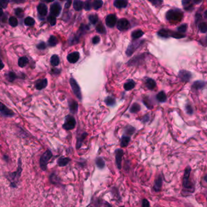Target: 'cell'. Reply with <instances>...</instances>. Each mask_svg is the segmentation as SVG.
<instances>
[{
    "mask_svg": "<svg viewBox=\"0 0 207 207\" xmlns=\"http://www.w3.org/2000/svg\"><path fill=\"white\" fill-rule=\"evenodd\" d=\"M191 168L187 167L184 171L183 178V190L182 194L184 196H188L194 192V185L190 179Z\"/></svg>",
    "mask_w": 207,
    "mask_h": 207,
    "instance_id": "1",
    "label": "cell"
},
{
    "mask_svg": "<svg viewBox=\"0 0 207 207\" xmlns=\"http://www.w3.org/2000/svg\"><path fill=\"white\" fill-rule=\"evenodd\" d=\"M22 167H21V160L20 159L18 160V169L15 172L8 173L5 175L6 177L10 182V186L12 188H16L18 186L19 182V180L22 172Z\"/></svg>",
    "mask_w": 207,
    "mask_h": 207,
    "instance_id": "2",
    "label": "cell"
},
{
    "mask_svg": "<svg viewBox=\"0 0 207 207\" xmlns=\"http://www.w3.org/2000/svg\"><path fill=\"white\" fill-rule=\"evenodd\" d=\"M165 16L168 21L172 23H177L182 20L184 12L179 9H172L166 13Z\"/></svg>",
    "mask_w": 207,
    "mask_h": 207,
    "instance_id": "3",
    "label": "cell"
},
{
    "mask_svg": "<svg viewBox=\"0 0 207 207\" xmlns=\"http://www.w3.org/2000/svg\"><path fill=\"white\" fill-rule=\"evenodd\" d=\"M158 35L162 38H168L169 37H172L177 39H180L185 37V35L184 34H181L177 32L172 31L168 29H162L158 32Z\"/></svg>",
    "mask_w": 207,
    "mask_h": 207,
    "instance_id": "4",
    "label": "cell"
},
{
    "mask_svg": "<svg viewBox=\"0 0 207 207\" xmlns=\"http://www.w3.org/2000/svg\"><path fill=\"white\" fill-rule=\"evenodd\" d=\"M53 154L52 152L50 150H47L44 154H43L39 160V165L40 167L43 171H46L47 169V166L48 164V162L50 160V159L52 157Z\"/></svg>",
    "mask_w": 207,
    "mask_h": 207,
    "instance_id": "5",
    "label": "cell"
},
{
    "mask_svg": "<svg viewBox=\"0 0 207 207\" xmlns=\"http://www.w3.org/2000/svg\"><path fill=\"white\" fill-rule=\"evenodd\" d=\"M70 86L72 87V89L73 91V93L76 96V97L80 100H81L82 95H81V89H80V88L78 84L77 83L76 81L74 79L72 78L70 80Z\"/></svg>",
    "mask_w": 207,
    "mask_h": 207,
    "instance_id": "6",
    "label": "cell"
},
{
    "mask_svg": "<svg viewBox=\"0 0 207 207\" xmlns=\"http://www.w3.org/2000/svg\"><path fill=\"white\" fill-rule=\"evenodd\" d=\"M76 126V120L72 116H67L65 118V123L63 125V128L65 130H72Z\"/></svg>",
    "mask_w": 207,
    "mask_h": 207,
    "instance_id": "7",
    "label": "cell"
},
{
    "mask_svg": "<svg viewBox=\"0 0 207 207\" xmlns=\"http://www.w3.org/2000/svg\"><path fill=\"white\" fill-rule=\"evenodd\" d=\"M192 77V74L190 72L185 71V70H181L179 72V79L183 82H188L190 81Z\"/></svg>",
    "mask_w": 207,
    "mask_h": 207,
    "instance_id": "8",
    "label": "cell"
},
{
    "mask_svg": "<svg viewBox=\"0 0 207 207\" xmlns=\"http://www.w3.org/2000/svg\"><path fill=\"white\" fill-rule=\"evenodd\" d=\"M130 26V24L129 21L125 18L120 19L117 23V28L119 30H125L129 29Z\"/></svg>",
    "mask_w": 207,
    "mask_h": 207,
    "instance_id": "9",
    "label": "cell"
},
{
    "mask_svg": "<svg viewBox=\"0 0 207 207\" xmlns=\"http://www.w3.org/2000/svg\"><path fill=\"white\" fill-rule=\"evenodd\" d=\"M61 11V6L58 3H54L50 6V12L51 15L58 16Z\"/></svg>",
    "mask_w": 207,
    "mask_h": 207,
    "instance_id": "10",
    "label": "cell"
},
{
    "mask_svg": "<svg viewBox=\"0 0 207 207\" xmlns=\"http://www.w3.org/2000/svg\"><path fill=\"white\" fill-rule=\"evenodd\" d=\"M115 155L117 167L119 169H120L122 168V157L124 155V151L120 149H118L115 151Z\"/></svg>",
    "mask_w": 207,
    "mask_h": 207,
    "instance_id": "11",
    "label": "cell"
},
{
    "mask_svg": "<svg viewBox=\"0 0 207 207\" xmlns=\"http://www.w3.org/2000/svg\"><path fill=\"white\" fill-rule=\"evenodd\" d=\"M0 113H1L3 116L7 117H12L14 116V113L13 111L8 109L3 103L0 101Z\"/></svg>",
    "mask_w": 207,
    "mask_h": 207,
    "instance_id": "12",
    "label": "cell"
},
{
    "mask_svg": "<svg viewBox=\"0 0 207 207\" xmlns=\"http://www.w3.org/2000/svg\"><path fill=\"white\" fill-rule=\"evenodd\" d=\"M116 22H117L116 16L115 15L110 14L107 16L106 23L107 26H108L109 28H113L116 25Z\"/></svg>",
    "mask_w": 207,
    "mask_h": 207,
    "instance_id": "13",
    "label": "cell"
},
{
    "mask_svg": "<svg viewBox=\"0 0 207 207\" xmlns=\"http://www.w3.org/2000/svg\"><path fill=\"white\" fill-rule=\"evenodd\" d=\"M80 58V54L77 52H75L70 54H68L67 56V60L68 62L70 63H76Z\"/></svg>",
    "mask_w": 207,
    "mask_h": 207,
    "instance_id": "14",
    "label": "cell"
},
{
    "mask_svg": "<svg viewBox=\"0 0 207 207\" xmlns=\"http://www.w3.org/2000/svg\"><path fill=\"white\" fill-rule=\"evenodd\" d=\"M182 4L184 10L187 12H192L194 9V3L192 1H182Z\"/></svg>",
    "mask_w": 207,
    "mask_h": 207,
    "instance_id": "15",
    "label": "cell"
},
{
    "mask_svg": "<svg viewBox=\"0 0 207 207\" xmlns=\"http://www.w3.org/2000/svg\"><path fill=\"white\" fill-rule=\"evenodd\" d=\"M38 13L42 16H44L47 14V7L44 3H40L37 7Z\"/></svg>",
    "mask_w": 207,
    "mask_h": 207,
    "instance_id": "16",
    "label": "cell"
},
{
    "mask_svg": "<svg viewBox=\"0 0 207 207\" xmlns=\"http://www.w3.org/2000/svg\"><path fill=\"white\" fill-rule=\"evenodd\" d=\"M205 85H206V83L205 82L202 81V80H197V81H196L193 83V84H192V88L194 90L199 91V90L203 88L205 86Z\"/></svg>",
    "mask_w": 207,
    "mask_h": 207,
    "instance_id": "17",
    "label": "cell"
},
{
    "mask_svg": "<svg viewBox=\"0 0 207 207\" xmlns=\"http://www.w3.org/2000/svg\"><path fill=\"white\" fill-rule=\"evenodd\" d=\"M162 185V178L161 176H159L154 181V184L153 186L154 190L156 192L161 191Z\"/></svg>",
    "mask_w": 207,
    "mask_h": 207,
    "instance_id": "18",
    "label": "cell"
},
{
    "mask_svg": "<svg viewBox=\"0 0 207 207\" xmlns=\"http://www.w3.org/2000/svg\"><path fill=\"white\" fill-rule=\"evenodd\" d=\"M47 86V80L46 79L39 80L37 82L35 86L38 90H41L44 89Z\"/></svg>",
    "mask_w": 207,
    "mask_h": 207,
    "instance_id": "19",
    "label": "cell"
},
{
    "mask_svg": "<svg viewBox=\"0 0 207 207\" xmlns=\"http://www.w3.org/2000/svg\"><path fill=\"white\" fill-rule=\"evenodd\" d=\"M70 161V159L68 157H61L58 159L57 163H58V165L59 167H63L66 166Z\"/></svg>",
    "mask_w": 207,
    "mask_h": 207,
    "instance_id": "20",
    "label": "cell"
},
{
    "mask_svg": "<svg viewBox=\"0 0 207 207\" xmlns=\"http://www.w3.org/2000/svg\"><path fill=\"white\" fill-rule=\"evenodd\" d=\"M128 2L125 0H116L114 2V5L117 8H124L127 6Z\"/></svg>",
    "mask_w": 207,
    "mask_h": 207,
    "instance_id": "21",
    "label": "cell"
},
{
    "mask_svg": "<svg viewBox=\"0 0 207 207\" xmlns=\"http://www.w3.org/2000/svg\"><path fill=\"white\" fill-rule=\"evenodd\" d=\"M83 7H84V3L82 1L76 0V1H75L73 2V8L76 11H80L82 10Z\"/></svg>",
    "mask_w": 207,
    "mask_h": 207,
    "instance_id": "22",
    "label": "cell"
},
{
    "mask_svg": "<svg viewBox=\"0 0 207 207\" xmlns=\"http://www.w3.org/2000/svg\"><path fill=\"white\" fill-rule=\"evenodd\" d=\"M156 99L159 102L163 103V102L166 101V100H167V96L164 92L161 91L157 94Z\"/></svg>",
    "mask_w": 207,
    "mask_h": 207,
    "instance_id": "23",
    "label": "cell"
},
{
    "mask_svg": "<svg viewBox=\"0 0 207 207\" xmlns=\"http://www.w3.org/2000/svg\"><path fill=\"white\" fill-rule=\"evenodd\" d=\"M29 62V60L27 58V57H22L20 58H19L18 60V65L20 67H24L25 66L27 65Z\"/></svg>",
    "mask_w": 207,
    "mask_h": 207,
    "instance_id": "24",
    "label": "cell"
},
{
    "mask_svg": "<svg viewBox=\"0 0 207 207\" xmlns=\"http://www.w3.org/2000/svg\"><path fill=\"white\" fill-rule=\"evenodd\" d=\"M87 135V133H83L80 136V137L77 139V143H76V148L77 149H79L81 147V145H82V143L84 140L85 138L86 137V136Z\"/></svg>",
    "mask_w": 207,
    "mask_h": 207,
    "instance_id": "25",
    "label": "cell"
},
{
    "mask_svg": "<svg viewBox=\"0 0 207 207\" xmlns=\"http://www.w3.org/2000/svg\"><path fill=\"white\" fill-rule=\"evenodd\" d=\"M146 86L149 89H153L156 86V83L153 79H149L146 82Z\"/></svg>",
    "mask_w": 207,
    "mask_h": 207,
    "instance_id": "26",
    "label": "cell"
},
{
    "mask_svg": "<svg viewBox=\"0 0 207 207\" xmlns=\"http://www.w3.org/2000/svg\"><path fill=\"white\" fill-rule=\"evenodd\" d=\"M130 140V137L128 136H123L121 139V141H120V146L121 147H126V146L128 145L129 142Z\"/></svg>",
    "mask_w": 207,
    "mask_h": 207,
    "instance_id": "27",
    "label": "cell"
},
{
    "mask_svg": "<svg viewBox=\"0 0 207 207\" xmlns=\"http://www.w3.org/2000/svg\"><path fill=\"white\" fill-rule=\"evenodd\" d=\"M198 28L199 30L202 33H206L207 32V23L205 22H200L198 24Z\"/></svg>",
    "mask_w": 207,
    "mask_h": 207,
    "instance_id": "28",
    "label": "cell"
},
{
    "mask_svg": "<svg viewBox=\"0 0 207 207\" xmlns=\"http://www.w3.org/2000/svg\"><path fill=\"white\" fill-rule=\"evenodd\" d=\"M134 86H135L134 82L132 80H130V81L127 82L126 83H125L124 89L126 91H130L134 88Z\"/></svg>",
    "mask_w": 207,
    "mask_h": 207,
    "instance_id": "29",
    "label": "cell"
},
{
    "mask_svg": "<svg viewBox=\"0 0 207 207\" xmlns=\"http://www.w3.org/2000/svg\"><path fill=\"white\" fill-rule=\"evenodd\" d=\"M50 63L53 66H56L59 64V58L58 55H54L51 57Z\"/></svg>",
    "mask_w": 207,
    "mask_h": 207,
    "instance_id": "30",
    "label": "cell"
},
{
    "mask_svg": "<svg viewBox=\"0 0 207 207\" xmlns=\"http://www.w3.org/2000/svg\"><path fill=\"white\" fill-rule=\"evenodd\" d=\"M48 43H49V45L50 46H51V47L55 46H56L57 45L58 39L56 38V37H55L54 35H51L49 38Z\"/></svg>",
    "mask_w": 207,
    "mask_h": 207,
    "instance_id": "31",
    "label": "cell"
},
{
    "mask_svg": "<svg viewBox=\"0 0 207 207\" xmlns=\"http://www.w3.org/2000/svg\"><path fill=\"white\" fill-rule=\"evenodd\" d=\"M34 23H35V21L30 16L27 17L24 20V24L27 26H32L34 24Z\"/></svg>",
    "mask_w": 207,
    "mask_h": 207,
    "instance_id": "32",
    "label": "cell"
},
{
    "mask_svg": "<svg viewBox=\"0 0 207 207\" xmlns=\"http://www.w3.org/2000/svg\"><path fill=\"white\" fill-rule=\"evenodd\" d=\"M144 35V32L141 30H137L132 32V36L134 39H137L141 38Z\"/></svg>",
    "mask_w": 207,
    "mask_h": 207,
    "instance_id": "33",
    "label": "cell"
},
{
    "mask_svg": "<svg viewBox=\"0 0 207 207\" xmlns=\"http://www.w3.org/2000/svg\"><path fill=\"white\" fill-rule=\"evenodd\" d=\"M8 23L12 27H16L18 25V21L15 16H11L8 19Z\"/></svg>",
    "mask_w": 207,
    "mask_h": 207,
    "instance_id": "34",
    "label": "cell"
},
{
    "mask_svg": "<svg viewBox=\"0 0 207 207\" xmlns=\"http://www.w3.org/2000/svg\"><path fill=\"white\" fill-rule=\"evenodd\" d=\"M188 28V26L187 24H181L180 26L177 28V32L181 33V34H184V33L186 32Z\"/></svg>",
    "mask_w": 207,
    "mask_h": 207,
    "instance_id": "35",
    "label": "cell"
},
{
    "mask_svg": "<svg viewBox=\"0 0 207 207\" xmlns=\"http://www.w3.org/2000/svg\"><path fill=\"white\" fill-rule=\"evenodd\" d=\"M96 163L97 167L99 169H102V168H104V167H105L104 160L101 157L97 158V159L96 160Z\"/></svg>",
    "mask_w": 207,
    "mask_h": 207,
    "instance_id": "36",
    "label": "cell"
},
{
    "mask_svg": "<svg viewBox=\"0 0 207 207\" xmlns=\"http://www.w3.org/2000/svg\"><path fill=\"white\" fill-rule=\"evenodd\" d=\"M89 19L90 22L93 24H95L98 23V16L96 14H91L89 16Z\"/></svg>",
    "mask_w": 207,
    "mask_h": 207,
    "instance_id": "37",
    "label": "cell"
},
{
    "mask_svg": "<svg viewBox=\"0 0 207 207\" xmlns=\"http://www.w3.org/2000/svg\"><path fill=\"white\" fill-rule=\"evenodd\" d=\"M141 109V106L139 104L137 103H134V104L132 106L130 111L132 113H136L137 112H139Z\"/></svg>",
    "mask_w": 207,
    "mask_h": 207,
    "instance_id": "38",
    "label": "cell"
},
{
    "mask_svg": "<svg viewBox=\"0 0 207 207\" xmlns=\"http://www.w3.org/2000/svg\"><path fill=\"white\" fill-rule=\"evenodd\" d=\"M70 106V110L72 113H75L77 110V107H78L77 103L75 101H72L70 103V106Z\"/></svg>",
    "mask_w": 207,
    "mask_h": 207,
    "instance_id": "39",
    "label": "cell"
},
{
    "mask_svg": "<svg viewBox=\"0 0 207 207\" xmlns=\"http://www.w3.org/2000/svg\"><path fill=\"white\" fill-rule=\"evenodd\" d=\"M96 31L98 32H99L100 33H102V34L105 33L106 32L105 27L104 26V25L101 23H100L99 24H98L97 25V26L96 27Z\"/></svg>",
    "mask_w": 207,
    "mask_h": 207,
    "instance_id": "40",
    "label": "cell"
},
{
    "mask_svg": "<svg viewBox=\"0 0 207 207\" xmlns=\"http://www.w3.org/2000/svg\"><path fill=\"white\" fill-rule=\"evenodd\" d=\"M103 4V2L101 0H96V1H94L93 3V7L95 10H98L100 9Z\"/></svg>",
    "mask_w": 207,
    "mask_h": 207,
    "instance_id": "41",
    "label": "cell"
},
{
    "mask_svg": "<svg viewBox=\"0 0 207 207\" xmlns=\"http://www.w3.org/2000/svg\"><path fill=\"white\" fill-rule=\"evenodd\" d=\"M47 21L50 24L51 26H55L56 23V17L53 16V15H49L48 17H47Z\"/></svg>",
    "mask_w": 207,
    "mask_h": 207,
    "instance_id": "42",
    "label": "cell"
},
{
    "mask_svg": "<svg viewBox=\"0 0 207 207\" xmlns=\"http://www.w3.org/2000/svg\"><path fill=\"white\" fill-rule=\"evenodd\" d=\"M105 102L108 106H113L115 104V100L113 97H108L105 100Z\"/></svg>",
    "mask_w": 207,
    "mask_h": 207,
    "instance_id": "43",
    "label": "cell"
},
{
    "mask_svg": "<svg viewBox=\"0 0 207 207\" xmlns=\"http://www.w3.org/2000/svg\"><path fill=\"white\" fill-rule=\"evenodd\" d=\"M50 180L52 184H57L58 183L59 179L55 174H51V175L50 177Z\"/></svg>",
    "mask_w": 207,
    "mask_h": 207,
    "instance_id": "44",
    "label": "cell"
},
{
    "mask_svg": "<svg viewBox=\"0 0 207 207\" xmlns=\"http://www.w3.org/2000/svg\"><path fill=\"white\" fill-rule=\"evenodd\" d=\"M15 15L20 18H22L24 16V11L21 8H16L15 10Z\"/></svg>",
    "mask_w": 207,
    "mask_h": 207,
    "instance_id": "45",
    "label": "cell"
},
{
    "mask_svg": "<svg viewBox=\"0 0 207 207\" xmlns=\"http://www.w3.org/2000/svg\"><path fill=\"white\" fill-rule=\"evenodd\" d=\"M185 109L186 111V112L187 113V114H189V115H192L193 113V109L191 105H189L188 104H187L185 106Z\"/></svg>",
    "mask_w": 207,
    "mask_h": 207,
    "instance_id": "46",
    "label": "cell"
},
{
    "mask_svg": "<svg viewBox=\"0 0 207 207\" xmlns=\"http://www.w3.org/2000/svg\"><path fill=\"white\" fill-rule=\"evenodd\" d=\"M92 6H93V4H92V3L90 1H87L85 2L84 7V9H85V11H89L92 9Z\"/></svg>",
    "mask_w": 207,
    "mask_h": 207,
    "instance_id": "47",
    "label": "cell"
},
{
    "mask_svg": "<svg viewBox=\"0 0 207 207\" xmlns=\"http://www.w3.org/2000/svg\"><path fill=\"white\" fill-rule=\"evenodd\" d=\"M8 78H9V79H8V80H9V82H13L15 79L16 78V74L13 72H10L9 73H8Z\"/></svg>",
    "mask_w": 207,
    "mask_h": 207,
    "instance_id": "48",
    "label": "cell"
},
{
    "mask_svg": "<svg viewBox=\"0 0 207 207\" xmlns=\"http://www.w3.org/2000/svg\"><path fill=\"white\" fill-rule=\"evenodd\" d=\"M37 48L40 50H44L46 48V45L44 42H41L37 45Z\"/></svg>",
    "mask_w": 207,
    "mask_h": 207,
    "instance_id": "49",
    "label": "cell"
},
{
    "mask_svg": "<svg viewBox=\"0 0 207 207\" xmlns=\"http://www.w3.org/2000/svg\"><path fill=\"white\" fill-rule=\"evenodd\" d=\"M9 3L8 1H5V0H1V1H0V6H1L2 8L6 9L7 7L8 3Z\"/></svg>",
    "mask_w": 207,
    "mask_h": 207,
    "instance_id": "50",
    "label": "cell"
},
{
    "mask_svg": "<svg viewBox=\"0 0 207 207\" xmlns=\"http://www.w3.org/2000/svg\"><path fill=\"white\" fill-rule=\"evenodd\" d=\"M135 131V129L134 128H132V127H130V128H129L127 129V131H126V133L128 135H132L134 132Z\"/></svg>",
    "mask_w": 207,
    "mask_h": 207,
    "instance_id": "51",
    "label": "cell"
},
{
    "mask_svg": "<svg viewBox=\"0 0 207 207\" xmlns=\"http://www.w3.org/2000/svg\"><path fill=\"white\" fill-rule=\"evenodd\" d=\"M142 207H150V203L148 201V200L144 199L142 201Z\"/></svg>",
    "mask_w": 207,
    "mask_h": 207,
    "instance_id": "52",
    "label": "cell"
},
{
    "mask_svg": "<svg viewBox=\"0 0 207 207\" xmlns=\"http://www.w3.org/2000/svg\"><path fill=\"white\" fill-rule=\"evenodd\" d=\"M100 41V38L98 36H95L94 37H93V43L94 45L97 44Z\"/></svg>",
    "mask_w": 207,
    "mask_h": 207,
    "instance_id": "53",
    "label": "cell"
},
{
    "mask_svg": "<svg viewBox=\"0 0 207 207\" xmlns=\"http://www.w3.org/2000/svg\"><path fill=\"white\" fill-rule=\"evenodd\" d=\"M71 3H72V1H67L65 4V8L66 9H68L70 7V5H71Z\"/></svg>",
    "mask_w": 207,
    "mask_h": 207,
    "instance_id": "54",
    "label": "cell"
},
{
    "mask_svg": "<svg viewBox=\"0 0 207 207\" xmlns=\"http://www.w3.org/2000/svg\"><path fill=\"white\" fill-rule=\"evenodd\" d=\"M154 5H160L161 3H162V1H151Z\"/></svg>",
    "mask_w": 207,
    "mask_h": 207,
    "instance_id": "55",
    "label": "cell"
},
{
    "mask_svg": "<svg viewBox=\"0 0 207 207\" xmlns=\"http://www.w3.org/2000/svg\"><path fill=\"white\" fill-rule=\"evenodd\" d=\"M4 67V65L3 64V62L1 61V60L0 59V70H2Z\"/></svg>",
    "mask_w": 207,
    "mask_h": 207,
    "instance_id": "56",
    "label": "cell"
},
{
    "mask_svg": "<svg viewBox=\"0 0 207 207\" xmlns=\"http://www.w3.org/2000/svg\"><path fill=\"white\" fill-rule=\"evenodd\" d=\"M193 1V3L194 4H199V3H201L202 1H195V0H194Z\"/></svg>",
    "mask_w": 207,
    "mask_h": 207,
    "instance_id": "57",
    "label": "cell"
},
{
    "mask_svg": "<svg viewBox=\"0 0 207 207\" xmlns=\"http://www.w3.org/2000/svg\"><path fill=\"white\" fill-rule=\"evenodd\" d=\"M203 182L206 184H207V174L204 176L203 177Z\"/></svg>",
    "mask_w": 207,
    "mask_h": 207,
    "instance_id": "58",
    "label": "cell"
},
{
    "mask_svg": "<svg viewBox=\"0 0 207 207\" xmlns=\"http://www.w3.org/2000/svg\"><path fill=\"white\" fill-rule=\"evenodd\" d=\"M3 15V11L1 8H0V16H1Z\"/></svg>",
    "mask_w": 207,
    "mask_h": 207,
    "instance_id": "59",
    "label": "cell"
},
{
    "mask_svg": "<svg viewBox=\"0 0 207 207\" xmlns=\"http://www.w3.org/2000/svg\"><path fill=\"white\" fill-rule=\"evenodd\" d=\"M204 17L207 19V10L204 12Z\"/></svg>",
    "mask_w": 207,
    "mask_h": 207,
    "instance_id": "60",
    "label": "cell"
},
{
    "mask_svg": "<svg viewBox=\"0 0 207 207\" xmlns=\"http://www.w3.org/2000/svg\"><path fill=\"white\" fill-rule=\"evenodd\" d=\"M106 207H111V206L109 204V203H106Z\"/></svg>",
    "mask_w": 207,
    "mask_h": 207,
    "instance_id": "61",
    "label": "cell"
},
{
    "mask_svg": "<svg viewBox=\"0 0 207 207\" xmlns=\"http://www.w3.org/2000/svg\"><path fill=\"white\" fill-rule=\"evenodd\" d=\"M120 207H124V206H120Z\"/></svg>",
    "mask_w": 207,
    "mask_h": 207,
    "instance_id": "62",
    "label": "cell"
}]
</instances>
